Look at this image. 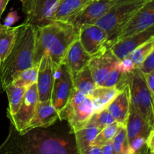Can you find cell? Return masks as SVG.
<instances>
[{
	"label": "cell",
	"mask_w": 154,
	"mask_h": 154,
	"mask_svg": "<svg viewBox=\"0 0 154 154\" xmlns=\"http://www.w3.org/2000/svg\"><path fill=\"white\" fill-rule=\"evenodd\" d=\"M149 0H119L110 10L95 24L105 30L108 35L107 48L113 45L115 39L139 9Z\"/></svg>",
	"instance_id": "cell-4"
},
{
	"label": "cell",
	"mask_w": 154,
	"mask_h": 154,
	"mask_svg": "<svg viewBox=\"0 0 154 154\" xmlns=\"http://www.w3.org/2000/svg\"><path fill=\"white\" fill-rule=\"evenodd\" d=\"M101 131V129L97 126L87 123L84 127L74 133L79 154L84 153L91 145L94 140Z\"/></svg>",
	"instance_id": "cell-23"
},
{
	"label": "cell",
	"mask_w": 154,
	"mask_h": 154,
	"mask_svg": "<svg viewBox=\"0 0 154 154\" xmlns=\"http://www.w3.org/2000/svg\"><path fill=\"white\" fill-rule=\"evenodd\" d=\"M36 29L27 23L19 26L18 36L10 54L0 66V84L2 91L11 84L23 71L33 67Z\"/></svg>",
	"instance_id": "cell-3"
},
{
	"label": "cell",
	"mask_w": 154,
	"mask_h": 154,
	"mask_svg": "<svg viewBox=\"0 0 154 154\" xmlns=\"http://www.w3.org/2000/svg\"><path fill=\"white\" fill-rule=\"evenodd\" d=\"M95 113L93 102L87 96L74 88L69 102L59 114L60 120L67 122L73 133L84 127Z\"/></svg>",
	"instance_id": "cell-5"
},
{
	"label": "cell",
	"mask_w": 154,
	"mask_h": 154,
	"mask_svg": "<svg viewBox=\"0 0 154 154\" xmlns=\"http://www.w3.org/2000/svg\"><path fill=\"white\" fill-rule=\"evenodd\" d=\"M125 127L128 141L137 136L148 137L152 128L131 103Z\"/></svg>",
	"instance_id": "cell-20"
},
{
	"label": "cell",
	"mask_w": 154,
	"mask_h": 154,
	"mask_svg": "<svg viewBox=\"0 0 154 154\" xmlns=\"http://www.w3.org/2000/svg\"><path fill=\"white\" fill-rule=\"evenodd\" d=\"M119 0H92L68 23L79 32L84 24H95Z\"/></svg>",
	"instance_id": "cell-11"
},
{
	"label": "cell",
	"mask_w": 154,
	"mask_h": 154,
	"mask_svg": "<svg viewBox=\"0 0 154 154\" xmlns=\"http://www.w3.org/2000/svg\"><path fill=\"white\" fill-rule=\"evenodd\" d=\"M128 84L131 103L154 129V97L146 84L144 75L136 69L130 74Z\"/></svg>",
	"instance_id": "cell-6"
},
{
	"label": "cell",
	"mask_w": 154,
	"mask_h": 154,
	"mask_svg": "<svg viewBox=\"0 0 154 154\" xmlns=\"http://www.w3.org/2000/svg\"><path fill=\"white\" fill-rule=\"evenodd\" d=\"M79 40L85 51L91 56L97 55L107 48L108 35L97 24H84L79 30Z\"/></svg>",
	"instance_id": "cell-8"
},
{
	"label": "cell",
	"mask_w": 154,
	"mask_h": 154,
	"mask_svg": "<svg viewBox=\"0 0 154 154\" xmlns=\"http://www.w3.org/2000/svg\"><path fill=\"white\" fill-rule=\"evenodd\" d=\"M154 37V25L113 44L110 49L119 60L128 57L138 47Z\"/></svg>",
	"instance_id": "cell-14"
},
{
	"label": "cell",
	"mask_w": 154,
	"mask_h": 154,
	"mask_svg": "<svg viewBox=\"0 0 154 154\" xmlns=\"http://www.w3.org/2000/svg\"><path fill=\"white\" fill-rule=\"evenodd\" d=\"M38 71H39V66H33L23 71L12 84L20 87L29 88L30 86L37 82Z\"/></svg>",
	"instance_id": "cell-29"
},
{
	"label": "cell",
	"mask_w": 154,
	"mask_h": 154,
	"mask_svg": "<svg viewBox=\"0 0 154 154\" xmlns=\"http://www.w3.org/2000/svg\"><path fill=\"white\" fill-rule=\"evenodd\" d=\"M130 154H131V153H130Z\"/></svg>",
	"instance_id": "cell-41"
},
{
	"label": "cell",
	"mask_w": 154,
	"mask_h": 154,
	"mask_svg": "<svg viewBox=\"0 0 154 154\" xmlns=\"http://www.w3.org/2000/svg\"><path fill=\"white\" fill-rule=\"evenodd\" d=\"M91 58V57L85 51L78 38L72 44L68 50L63 62H65L69 67L73 78L79 71L88 66Z\"/></svg>",
	"instance_id": "cell-19"
},
{
	"label": "cell",
	"mask_w": 154,
	"mask_h": 154,
	"mask_svg": "<svg viewBox=\"0 0 154 154\" xmlns=\"http://www.w3.org/2000/svg\"><path fill=\"white\" fill-rule=\"evenodd\" d=\"M1 91H2V89H1V87H0V92Z\"/></svg>",
	"instance_id": "cell-39"
},
{
	"label": "cell",
	"mask_w": 154,
	"mask_h": 154,
	"mask_svg": "<svg viewBox=\"0 0 154 154\" xmlns=\"http://www.w3.org/2000/svg\"><path fill=\"white\" fill-rule=\"evenodd\" d=\"M151 154H152V153H151Z\"/></svg>",
	"instance_id": "cell-42"
},
{
	"label": "cell",
	"mask_w": 154,
	"mask_h": 154,
	"mask_svg": "<svg viewBox=\"0 0 154 154\" xmlns=\"http://www.w3.org/2000/svg\"><path fill=\"white\" fill-rule=\"evenodd\" d=\"M35 29L33 66H39L43 56L48 54L57 70L72 44L79 38V32L72 24L63 21H51Z\"/></svg>",
	"instance_id": "cell-2"
},
{
	"label": "cell",
	"mask_w": 154,
	"mask_h": 154,
	"mask_svg": "<svg viewBox=\"0 0 154 154\" xmlns=\"http://www.w3.org/2000/svg\"><path fill=\"white\" fill-rule=\"evenodd\" d=\"M119 60L110 48L91 58L88 67L94 81L98 87H101L107 74L115 68Z\"/></svg>",
	"instance_id": "cell-15"
},
{
	"label": "cell",
	"mask_w": 154,
	"mask_h": 154,
	"mask_svg": "<svg viewBox=\"0 0 154 154\" xmlns=\"http://www.w3.org/2000/svg\"><path fill=\"white\" fill-rule=\"evenodd\" d=\"M143 75H144L146 84H147L152 96L154 97V70H152L149 73L143 74Z\"/></svg>",
	"instance_id": "cell-33"
},
{
	"label": "cell",
	"mask_w": 154,
	"mask_h": 154,
	"mask_svg": "<svg viewBox=\"0 0 154 154\" xmlns=\"http://www.w3.org/2000/svg\"><path fill=\"white\" fill-rule=\"evenodd\" d=\"M55 72L51 57L48 54L44 55L39 66L36 82L39 102L51 100Z\"/></svg>",
	"instance_id": "cell-13"
},
{
	"label": "cell",
	"mask_w": 154,
	"mask_h": 154,
	"mask_svg": "<svg viewBox=\"0 0 154 154\" xmlns=\"http://www.w3.org/2000/svg\"><path fill=\"white\" fill-rule=\"evenodd\" d=\"M27 0H21V2H22V5H24L26 4V2H27Z\"/></svg>",
	"instance_id": "cell-38"
},
{
	"label": "cell",
	"mask_w": 154,
	"mask_h": 154,
	"mask_svg": "<svg viewBox=\"0 0 154 154\" xmlns=\"http://www.w3.org/2000/svg\"><path fill=\"white\" fill-rule=\"evenodd\" d=\"M146 144L150 153L154 154V129H152L149 132L146 138Z\"/></svg>",
	"instance_id": "cell-34"
},
{
	"label": "cell",
	"mask_w": 154,
	"mask_h": 154,
	"mask_svg": "<svg viewBox=\"0 0 154 154\" xmlns=\"http://www.w3.org/2000/svg\"><path fill=\"white\" fill-rule=\"evenodd\" d=\"M121 91L117 87H97L90 96L93 102L95 113L107 108Z\"/></svg>",
	"instance_id": "cell-21"
},
{
	"label": "cell",
	"mask_w": 154,
	"mask_h": 154,
	"mask_svg": "<svg viewBox=\"0 0 154 154\" xmlns=\"http://www.w3.org/2000/svg\"><path fill=\"white\" fill-rule=\"evenodd\" d=\"M115 68L124 74H130L136 69L135 66L129 57H125L123 60H119Z\"/></svg>",
	"instance_id": "cell-32"
},
{
	"label": "cell",
	"mask_w": 154,
	"mask_h": 154,
	"mask_svg": "<svg viewBox=\"0 0 154 154\" xmlns=\"http://www.w3.org/2000/svg\"><path fill=\"white\" fill-rule=\"evenodd\" d=\"M122 125L123 124H121V123L115 121L114 123L104 127L97 135L91 145L102 147V146L105 145L108 142L112 141V140L113 139V138L115 137L116 134L117 133L118 130H119V129Z\"/></svg>",
	"instance_id": "cell-28"
},
{
	"label": "cell",
	"mask_w": 154,
	"mask_h": 154,
	"mask_svg": "<svg viewBox=\"0 0 154 154\" xmlns=\"http://www.w3.org/2000/svg\"><path fill=\"white\" fill-rule=\"evenodd\" d=\"M58 120L47 128H36L24 134L12 123L0 154H79L75 135L69 124Z\"/></svg>",
	"instance_id": "cell-1"
},
{
	"label": "cell",
	"mask_w": 154,
	"mask_h": 154,
	"mask_svg": "<svg viewBox=\"0 0 154 154\" xmlns=\"http://www.w3.org/2000/svg\"><path fill=\"white\" fill-rule=\"evenodd\" d=\"M91 1H92V0H91Z\"/></svg>",
	"instance_id": "cell-43"
},
{
	"label": "cell",
	"mask_w": 154,
	"mask_h": 154,
	"mask_svg": "<svg viewBox=\"0 0 154 154\" xmlns=\"http://www.w3.org/2000/svg\"><path fill=\"white\" fill-rule=\"evenodd\" d=\"M8 2L9 0H0V18H1Z\"/></svg>",
	"instance_id": "cell-37"
},
{
	"label": "cell",
	"mask_w": 154,
	"mask_h": 154,
	"mask_svg": "<svg viewBox=\"0 0 154 154\" xmlns=\"http://www.w3.org/2000/svg\"><path fill=\"white\" fill-rule=\"evenodd\" d=\"M73 89L72 75L67 65L63 61L55 72L51 96V102L58 114L68 103Z\"/></svg>",
	"instance_id": "cell-7"
},
{
	"label": "cell",
	"mask_w": 154,
	"mask_h": 154,
	"mask_svg": "<svg viewBox=\"0 0 154 154\" xmlns=\"http://www.w3.org/2000/svg\"><path fill=\"white\" fill-rule=\"evenodd\" d=\"M154 51V37L131 52L127 57L132 60L136 69L139 67L146 57Z\"/></svg>",
	"instance_id": "cell-27"
},
{
	"label": "cell",
	"mask_w": 154,
	"mask_h": 154,
	"mask_svg": "<svg viewBox=\"0 0 154 154\" xmlns=\"http://www.w3.org/2000/svg\"><path fill=\"white\" fill-rule=\"evenodd\" d=\"M131 106V93L129 84H126L122 91L107 106L115 121L125 125Z\"/></svg>",
	"instance_id": "cell-18"
},
{
	"label": "cell",
	"mask_w": 154,
	"mask_h": 154,
	"mask_svg": "<svg viewBox=\"0 0 154 154\" xmlns=\"http://www.w3.org/2000/svg\"><path fill=\"white\" fill-rule=\"evenodd\" d=\"M19 26L16 27L0 24V66L10 54L18 36Z\"/></svg>",
	"instance_id": "cell-22"
},
{
	"label": "cell",
	"mask_w": 154,
	"mask_h": 154,
	"mask_svg": "<svg viewBox=\"0 0 154 154\" xmlns=\"http://www.w3.org/2000/svg\"><path fill=\"white\" fill-rule=\"evenodd\" d=\"M74 88L78 90L87 96H91L94 90L97 88L88 66L85 67L73 77Z\"/></svg>",
	"instance_id": "cell-24"
},
{
	"label": "cell",
	"mask_w": 154,
	"mask_h": 154,
	"mask_svg": "<svg viewBox=\"0 0 154 154\" xmlns=\"http://www.w3.org/2000/svg\"><path fill=\"white\" fill-rule=\"evenodd\" d=\"M39 102L37 84L35 83L26 91L23 102L18 112L12 117H9L11 123L14 125L19 133H22L28 126L34 115L36 105Z\"/></svg>",
	"instance_id": "cell-10"
},
{
	"label": "cell",
	"mask_w": 154,
	"mask_h": 154,
	"mask_svg": "<svg viewBox=\"0 0 154 154\" xmlns=\"http://www.w3.org/2000/svg\"><path fill=\"white\" fill-rule=\"evenodd\" d=\"M0 87H1V84H0ZM2 89V88H1Z\"/></svg>",
	"instance_id": "cell-40"
},
{
	"label": "cell",
	"mask_w": 154,
	"mask_h": 154,
	"mask_svg": "<svg viewBox=\"0 0 154 154\" xmlns=\"http://www.w3.org/2000/svg\"><path fill=\"white\" fill-rule=\"evenodd\" d=\"M146 136H137L129 141L130 152L131 154H146L148 151Z\"/></svg>",
	"instance_id": "cell-31"
},
{
	"label": "cell",
	"mask_w": 154,
	"mask_h": 154,
	"mask_svg": "<svg viewBox=\"0 0 154 154\" xmlns=\"http://www.w3.org/2000/svg\"><path fill=\"white\" fill-rule=\"evenodd\" d=\"M115 120L107 108L94 113L87 123L97 126L102 130L104 127L114 123ZM86 123V124H87Z\"/></svg>",
	"instance_id": "cell-30"
},
{
	"label": "cell",
	"mask_w": 154,
	"mask_h": 154,
	"mask_svg": "<svg viewBox=\"0 0 154 154\" xmlns=\"http://www.w3.org/2000/svg\"><path fill=\"white\" fill-rule=\"evenodd\" d=\"M82 154H102V149H101V147H99V146L91 145Z\"/></svg>",
	"instance_id": "cell-35"
},
{
	"label": "cell",
	"mask_w": 154,
	"mask_h": 154,
	"mask_svg": "<svg viewBox=\"0 0 154 154\" xmlns=\"http://www.w3.org/2000/svg\"><path fill=\"white\" fill-rule=\"evenodd\" d=\"M28 88L20 87L14 84H10L5 88L8 99V117H12L18 111L23 102L24 95Z\"/></svg>",
	"instance_id": "cell-25"
},
{
	"label": "cell",
	"mask_w": 154,
	"mask_h": 154,
	"mask_svg": "<svg viewBox=\"0 0 154 154\" xmlns=\"http://www.w3.org/2000/svg\"><path fill=\"white\" fill-rule=\"evenodd\" d=\"M60 120L59 114L53 105L51 100L38 102L36 111L28 126L21 134H24L36 128H47Z\"/></svg>",
	"instance_id": "cell-16"
},
{
	"label": "cell",
	"mask_w": 154,
	"mask_h": 154,
	"mask_svg": "<svg viewBox=\"0 0 154 154\" xmlns=\"http://www.w3.org/2000/svg\"><path fill=\"white\" fill-rule=\"evenodd\" d=\"M112 146L114 154H130L129 141L125 125H122L112 140Z\"/></svg>",
	"instance_id": "cell-26"
},
{
	"label": "cell",
	"mask_w": 154,
	"mask_h": 154,
	"mask_svg": "<svg viewBox=\"0 0 154 154\" xmlns=\"http://www.w3.org/2000/svg\"><path fill=\"white\" fill-rule=\"evenodd\" d=\"M154 25V0H149L119 32L113 44Z\"/></svg>",
	"instance_id": "cell-12"
},
{
	"label": "cell",
	"mask_w": 154,
	"mask_h": 154,
	"mask_svg": "<svg viewBox=\"0 0 154 154\" xmlns=\"http://www.w3.org/2000/svg\"><path fill=\"white\" fill-rule=\"evenodd\" d=\"M91 0H58L50 20L69 22Z\"/></svg>",
	"instance_id": "cell-17"
},
{
	"label": "cell",
	"mask_w": 154,
	"mask_h": 154,
	"mask_svg": "<svg viewBox=\"0 0 154 154\" xmlns=\"http://www.w3.org/2000/svg\"><path fill=\"white\" fill-rule=\"evenodd\" d=\"M101 149H102V154H114L113 146H112V141L108 142L105 145L102 146Z\"/></svg>",
	"instance_id": "cell-36"
},
{
	"label": "cell",
	"mask_w": 154,
	"mask_h": 154,
	"mask_svg": "<svg viewBox=\"0 0 154 154\" xmlns=\"http://www.w3.org/2000/svg\"><path fill=\"white\" fill-rule=\"evenodd\" d=\"M58 0H27L22 8L25 13V23L35 28L43 26L51 23L50 18Z\"/></svg>",
	"instance_id": "cell-9"
}]
</instances>
